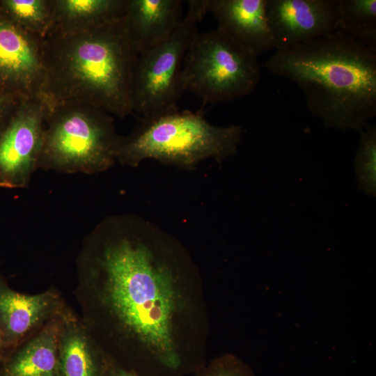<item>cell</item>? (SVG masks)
<instances>
[{"mask_svg": "<svg viewBox=\"0 0 376 376\" xmlns=\"http://www.w3.org/2000/svg\"><path fill=\"white\" fill-rule=\"evenodd\" d=\"M171 241L139 215H111L85 237L76 258L73 294L85 327L107 356L125 369L138 345L146 353L148 349L150 376H179L190 369L173 338Z\"/></svg>", "mask_w": 376, "mask_h": 376, "instance_id": "1", "label": "cell"}, {"mask_svg": "<svg viewBox=\"0 0 376 376\" xmlns=\"http://www.w3.org/2000/svg\"><path fill=\"white\" fill-rule=\"evenodd\" d=\"M265 67L297 84L326 127L360 132L376 116V49L340 32L276 51Z\"/></svg>", "mask_w": 376, "mask_h": 376, "instance_id": "2", "label": "cell"}, {"mask_svg": "<svg viewBox=\"0 0 376 376\" xmlns=\"http://www.w3.org/2000/svg\"><path fill=\"white\" fill-rule=\"evenodd\" d=\"M138 56L125 16L87 29L49 33L42 41L43 95L51 107L85 104L123 119L133 113Z\"/></svg>", "mask_w": 376, "mask_h": 376, "instance_id": "3", "label": "cell"}, {"mask_svg": "<svg viewBox=\"0 0 376 376\" xmlns=\"http://www.w3.org/2000/svg\"><path fill=\"white\" fill-rule=\"evenodd\" d=\"M242 127L210 123L202 109H178L149 118H141L127 136H120L116 159L120 164L137 167L146 159L193 170L203 161L221 164L235 154Z\"/></svg>", "mask_w": 376, "mask_h": 376, "instance_id": "4", "label": "cell"}, {"mask_svg": "<svg viewBox=\"0 0 376 376\" xmlns=\"http://www.w3.org/2000/svg\"><path fill=\"white\" fill-rule=\"evenodd\" d=\"M120 135L109 113L94 106L51 107L46 118L38 169L95 174L111 168Z\"/></svg>", "mask_w": 376, "mask_h": 376, "instance_id": "5", "label": "cell"}, {"mask_svg": "<svg viewBox=\"0 0 376 376\" xmlns=\"http://www.w3.org/2000/svg\"><path fill=\"white\" fill-rule=\"evenodd\" d=\"M260 78L258 56L219 28L198 31L183 61L184 91L204 104L244 97L256 89Z\"/></svg>", "mask_w": 376, "mask_h": 376, "instance_id": "6", "label": "cell"}, {"mask_svg": "<svg viewBox=\"0 0 376 376\" xmlns=\"http://www.w3.org/2000/svg\"><path fill=\"white\" fill-rule=\"evenodd\" d=\"M188 10L179 26L164 41L140 53L131 90L132 112L141 118L155 117L178 109L185 92L182 64L187 50L197 33V24L207 13L205 0L187 1Z\"/></svg>", "mask_w": 376, "mask_h": 376, "instance_id": "7", "label": "cell"}, {"mask_svg": "<svg viewBox=\"0 0 376 376\" xmlns=\"http://www.w3.org/2000/svg\"><path fill=\"white\" fill-rule=\"evenodd\" d=\"M51 106L44 97L24 100L0 135V187H27L38 164Z\"/></svg>", "mask_w": 376, "mask_h": 376, "instance_id": "8", "label": "cell"}, {"mask_svg": "<svg viewBox=\"0 0 376 376\" xmlns=\"http://www.w3.org/2000/svg\"><path fill=\"white\" fill-rule=\"evenodd\" d=\"M42 41L0 11L1 89L23 100L44 97Z\"/></svg>", "mask_w": 376, "mask_h": 376, "instance_id": "9", "label": "cell"}, {"mask_svg": "<svg viewBox=\"0 0 376 376\" xmlns=\"http://www.w3.org/2000/svg\"><path fill=\"white\" fill-rule=\"evenodd\" d=\"M66 305L54 285L34 295L19 292L0 271V328L3 341L0 363L46 322L61 314Z\"/></svg>", "mask_w": 376, "mask_h": 376, "instance_id": "10", "label": "cell"}, {"mask_svg": "<svg viewBox=\"0 0 376 376\" xmlns=\"http://www.w3.org/2000/svg\"><path fill=\"white\" fill-rule=\"evenodd\" d=\"M265 11L276 51L336 32V0H266Z\"/></svg>", "mask_w": 376, "mask_h": 376, "instance_id": "11", "label": "cell"}, {"mask_svg": "<svg viewBox=\"0 0 376 376\" xmlns=\"http://www.w3.org/2000/svg\"><path fill=\"white\" fill-rule=\"evenodd\" d=\"M266 0H205L219 29L256 56L274 49Z\"/></svg>", "mask_w": 376, "mask_h": 376, "instance_id": "12", "label": "cell"}, {"mask_svg": "<svg viewBox=\"0 0 376 376\" xmlns=\"http://www.w3.org/2000/svg\"><path fill=\"white\" fill-rule=\"evenodd\" d=\"M109 360L79 314L67 304L61 313L58 336L59 376H103Z\"/></svg>", "mask_w": 376, "mask_h": 376, "instance_id": "13", "label": "cell"}, {"mask_svg": "<svg viewBox=\"0 0 376 376\" xmlns=\"http://www.w3.org/2000/svg\"><path fill=\"white\" fill-rule=\"evenodd\" d=\"M181 0H127L125 19L139 54L166 40L180 24Z\"/></svg>", "mask_w": 376, "mask_h": 376, "instance_id": "14", "label": "cell"}, {"mask_svg": "<svg viewBox=\"0 0 376 376\" xmlns=\"http://www.w3.org/2000/svg\"><path fill=\"white\" fill-rule=\"evenodd\" d=\"M61 313L46 322L0 363V376H59Z\"/></svg>", "mask_w": 376, "mask_h": 376, "instance_id": "15", "label": "cell"}, {"mask_svg": "<svg viewBox=\"0 0 376 376\" xmlns=\"http://www.w3.org/2000/svg\"><path fill=\"white\" fill-rule=\"evenodd\" d=\"M51 4L53 24L49 33H67L123 18L127 0H51Z\"/></svg>", "mask_w": 376, "mask_h": 376, "instance_id": "16", "label": "cell"}, {"mask_svg": "<svg viewBox=\"0 0 376 376\" xmlns=\"http://www.w3.org/2000/svg\"><path fill=\"white\" fill-rule=\"evenodd\" d=\"M336 31L376 49V0H336Z\"/></svg>", "mask_w": 376, "mask_h": 376, "instance_id": "17", "label": "cell"}, {"mask_svg": "<svg viewBox=\"0 0 376 376\" xmlns=\"http://www.w3.org/2000/svg\"><path fill=\"white\" fill-rule=\"evenodd\" d=\"M0 11L18 27L42 40L53 24L51 0H0Z\"/></svg>", "mask_w": 376, "mask_h": 376, "instance_id": "18", "label": "cell"}, {"mask_svg": "<svg viewBox=\"0 0 376 376\" xmlns=\"http://www.w3.org/2000/svg\"><path fill=\"white\" fill-rule=\"evenodd\" d=\"M354 166L357 185L368 195L376 194V127L368 125L360 132Z\"/></svg>", "mask_w": 376, "mask_h": 376, "instance_id": "19", "label": "cell"}, {"mask_svg": "<svg viewBox=\"0 0 376 376\" xmlns=\"http://www.w3.org/2000/svg\"><path fill=\"white\" fill-rule=\"evenodd\" d=\"M198 376H255L251 368L239 358L227 354L200 370Z\"/></svg>", "mask_w": 376, "mask_h": 376, "instance_id": "20", "label": "cell"}, {"mask_svg": "<svg viewBox=\"0 0 376 376\" xmlns=\"http://www.w3.org/2000/svg\"><path fill=\"white\" fill-rule=\"evenodd\" d=\"M23 100L0 88V135L10 123Z\"/></svg>", "mask_w": 376, "mask_h": 376, "instance_id": "21", "label": "cell"}, {"mask_svg": "<svg viewBox=\"0 0 376 376\" xmlns=\"http://www.w3.org/2000/svg\"><path fill=\"white\" fill-rule=\"evenodd\" d=\"M103 376H141L116 363L110 359Z\"/></svg>", "mask_w": 376, "mask_h": 376, "instance_id": "22", "label": "cell"}, {"mask_svg": "<svg viewBox=\"0 0 376 376\" xmlns=\"http://www.w3.org/2000/svg\"><path fill=\"white\" fill-rule=\"evenodd\" d=\"M3 343V335H2V332L0 328V362L1 361V359H2Z\"/></svg>", "mask_w": 376, "mask_h": 376, "instance_id": "23", "label": "cell"}]
</instances>
